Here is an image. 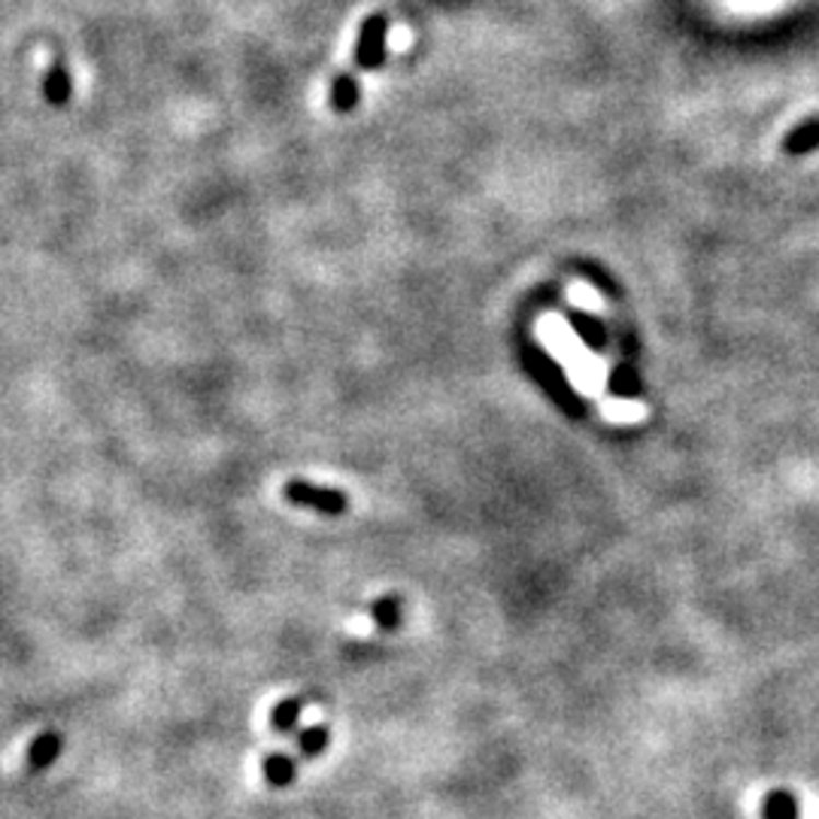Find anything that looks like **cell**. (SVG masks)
<instances>
[{
	"label": "cell",
	"instance_id": "2",
	"mask_svg": "<svg viewBox=\"0 0 819 819\" xmlns=\"http://www.w3.org/2000/svg\"><path fill=\"white\" fill-rule=\"evenodd\" d=\"M386 31H389V22H386L383 13L364 19L362 34H359V43H355V65L359 68H383V58H386Z\"/></svg>",
	"mask_w": 819,
	"mask_h": 819
},
{
	"label": "cell",
	"instance_id": "9",
	"mask_svg": "<svg viewBox=\"0 0 819 819\" xmlns=\"http://www.w3.org/2000/svg\"><path fill=\"white\" fill-rule=\"evenodd\" d=\"M768 819H795V802L786 793H774L765 805Z\"/></svg>",
	"mask_w": 819,
	"mask_h": 819
},
{
	"label": "cell",
	"instance_id": "8",
	"mask_svg": "<svg viewBox=\"0 0 819 819\" xmlns=\"http://www.w3.org/2000/svg\"><path fill=\"white\" fill-rule=\"evenodd\" d=\"M359 104V82L352 80V77H337L335 89H331V107L337 113H350L352 107Z\"/></svg>",
	"mask_w": 819,
	"mask_h": 819
},
{
	"label": "cell",
	"instance_id": "10",
	"mask_svg": "<svg viewBox=\"0 0 819 819\" xmlns=\"http://www.w3.org/2000/svg\"><path fill=\"white\" fill-rule=\"evenodd\" d=\"M574 328H577L580 337H583L586 343H592V347H598V343H601V328H598V323H592V319H586V316L574 313Z\"/></svg>",
	"mask_w": 819,
	"mask_h": 819
},
{
	"label": "cell",
	"instance_id": "5",
	"mask_svg": "<svg viewBox=\"0 0 819 819\" xmlns=\"http://www.w3.org/2000/svg\"><path fill=\"white\" fill-rule=\"evenodd\" d=\"M304 704H307L304 695H289V699H282L280 704L270 711V728H273L277 735H295Z\"/></svg>",
	"mask_w": 819,
	"mask_h": 819
},
{
	"label": "cell",
	"instance_id": "7",
	"mask_svg": "<svg viewBox=\"0 0 819 819\" xmlns=\"http://www.w3.org/2000/svg\"><path fill=\"white\" fill-rule=\"evenodd\" d=\"M328 740H331V732L328 726H309L297 732V752L304 759H316L328 750Z\"/></svg>",
	"mask_w": 819,
	"mask_h": 819
},
{
	"label": "cell",
	"instance_id": "1",
	"mask_svg": "<svg viewBox=\"0 0 819 819\" xmlns=\"http://www.w3.org/2000/svg\"><path fill=\"white\" fill-rule=\"evenodd\" d=\"M285 501H292L295 507H307V511L323 513V516H343L350 511V498L340 489H328V485H313L307 480H289L282 489Z\"/></svg>",
	"mask_w": 819,
	"mask_h": 819
},
{
	"label": "cell",
	"instance_id": "6",
	"mask_svg": "<svg viewBox=\"0 0 819 819\" xmlns=\"http://www.w3.org/2000/svg\"><path fill=\"white\" fill-rule=\"evenodd\" d=\"M58 752H61V735L46 732L37 740H31V747H27V768L31 771H43V768L52 765L55 759H58Z\"/></svg>",
	"mask_w": 819,
	"mask_h": 819
},
{
	"label": "cell",
	"instance_id": "4",
	"mask_svg": "<svg viewBox=\"0 0 819 819\" xmlns=\"http://www.w3.org/2000/svg\"><path fill=\"white\" fill-rule=\"evenodd\" d=\"M371 617L379 625V632H398L403 622V598L401 595H379L371 605Z\"/></svg>",
	"mask_w": 819,
	"mask_h": 819
},
{
	"label": "cell",
	"instance_id": "3",
	"mask_svg": "<svg viewBox=\"0 0 819 819\" xmlns=\"http://www.w3.org/2000/svg\"><path fill=\"white\" fill-rule=\"evenodd\" d=\"M261 774H265V783L273 786V789H285L292 786L297 777V762L285 752H268L265 762H261Z\"/></svg>",
	"mask_w": 819,
	"mask_h": 819
}]
</instances>
